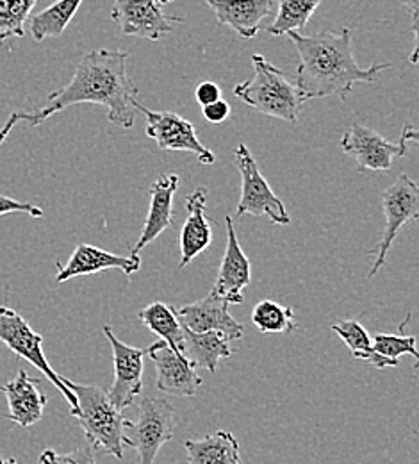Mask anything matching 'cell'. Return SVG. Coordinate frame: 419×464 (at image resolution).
Wrapping results in <instances>:
<instances>
[{"mask_svg": "<svg viewBox=\"0 0 419 464\" xmlns=\"http://www.w3.org/2000/svg\"><path fill=\"white\" fill-rule=\"evenodd\" d=\"M129 53L95 49L84 54L71 81L47 97V104L34 111H14L0 127V145L18 123L38 127L51 116L77 104H100L108 108V118L120 129H132L136 120L134 101L138 86L127 75Z\"/></svg>", "mask_w": 419, "mask_h": 464, "instance_id": "obj_1", "label": "cell"}, {"mask_svg": "<svg viewBox=\"0 0 419 464\" xmlns=\"http://www.w3.org/2000/svg\"><path fill=\"white\" fill-rule=\"evenodd\" d=\"M288 36L299 51L295 86L303 102L327 97L347 101L356 84H371L380 72L391 68V63H375L369 68H360L354 56L352 29L348 27L339 33L323 31L312 36L290 31Z\"/></svg>", "mask_w": 419, "mask_h": 464, "instance_id": "obj_2", "label": "cell"}, {"mask_svg": "<svg viewBox=\"0 0 419 464\" xmlns=\"http://www.w3.org/2000/svg\"><path fill=\"white\" fill-rule=\"evenodd\" d=\"M61 381L77 399V407L71 409V416L86 434L88 443L93 449L106 450L113 458L123 459V430L127 420L120 409L113 406L108 393L99 386L77 384L64 377H61Z\"/></svg>", "mask_w": 419, "mask_h": 464, "instance_id": "obj_3", "label": "cell"}, {"mask_svg": "<svg viewBox=\"0 0 419 464\" xmlns=\"http://www.w3.org/2000/svg\"><path fill=\"white\" fill-rule=\"evenodd\" d=\"M252 64L253 77L240 82L234 88V95L261 115L297 123L305 104L297 86L288 81L281 68L259 54L252 56Z\"/></svg>", "mask_w": 419, "mask_h": 464, "instance_id": "obj_4", "label": "cell"}, {"mask_svg": "<svg viewBox=\"0 0 419 464\" xmlns=\"http://www.w3.org/2000/svg\"><path fill=\"white\" fill-rule=\"evenodd\" d=\"M177 412L170 401L147 397L139 402L138 420L125 421L129 434H123V445L138 454L136 464H154L163 445L174 440Z\"/></svg>", "mask_w": 419, "mask_h": 464, "instance_id": "obj_5", "label": "cell"}, {"mask_svg": "<svg viewBox=\"0 0 419 464\" xmlns=\"http://www.w3.org/2000/svg\"><path fill=\"white\" fill-rule=\"evenodd\" d=\"M419 136L413 125H405L398 143L380 136L376 130L362 125H350L341 140V150L354 156L360 172H387L393 163L407 154L409 143H418Z\"/></svg>", "mask_w": 419, "mask_h": 464, "instance_id": "obj_6", "label": "cell"}, {"mask_svg": "<svg viewBox=\"0 0 419 464\" xmlns=\"http://www.w3.org/2000/svg\"><path fill=\"white\" fill-rule=\"evenodd\" d=\"M234 163L241 174V198L236 209L238 217H266L271 224L291 226V217L288 215L282 200L273 193L268 180L262 177L257 161L244 143H240L234 150Z\"/></svg>", "mask_w": 419, "mask_h": 464, "instance_id": "obj_7", "label": "cell"}, {"mask_svg": "<svg viewBox=\"0 0 419 464\" xmlns=\"http://www.w3.org/2000/svg\"><path fill=\"white\" fill-rule=\"evenodd\" d=\"M382 208L386 217V229L380 237L378 246L373 250L375 263L367 274V279H373L378 270L386 265L387 254L402 227L419 218L418 184L407 174H400L396 180L382 193Z\"/></svg>", "mask_w": 419, "mask_h": 464, "instance_id": "obj_8", "label": "cell"}, {"mask_svg": "<svg viewBox=\"0 0 419 464\" xmlns=\"http://www.w3.org/2000/svg\"><path fill=\"white\" fill-rule=\"evenodd\" d=\"M0 343H4L13 353L22 357L38 368L66 399L71 409L77 407V399L68 386L62 384L60 375L49 364V359L43 352V338L18 314L14 309L7 305H0Z\"/></svg>", "mask_w": 419, "mask_h": 464, "instance_id": "obj_9", "label": "cell"}, {"mask_svg": "<svg viewBox=\"0 0 419 464\" xmlns=\"http://www.w3.org/2000/svg\"><path fill=\"white\" fill-rule=\"evenodd\" d=\"M134 110L145 116V134L152 138L161 150L191 152L202 165H213L214 154L198 140L191 121L174 111H154L134 101Z\"/></svg>", "mask_w": 419, "mask_h": 464, "instance_id": "obj_10", "label": "cell"}, {"mask_svg": "<svg viewBox=\"0 0 419 464\" xmlns=\"http://www.w3.org/2000/svg\"><path fill=\"white\" fill-rule=\"evenodd\" d=\"M111 18L125 36H136L159 42L170 34L176 25L184 24V16H170L157 0H115Z\"/></svg>", "mask_w": 419, "mask_h": 464, "instance_id": "obj_11", "label": "cell"}, {"mask_svg": "<svg viewBox=\"0 0 419 464\" xmlns=\"http://www.w3.org/2000/svg\"><path fill=\"white\" fill-rule=\"evenodd\" d=\"M145 353L156 366V386L161 393L170 397H195L202 386V377L196 373V366L167 342L159 340L145 348Z\"/></svg>", "mask_w": 419, "mask_h": 464, "instance_id": "obj_12", "label": "cell"}, {"mask_svg": "<svg viewBox=\"0 0 419 464\" xmlns=\"http://www.w3.org/2000/svg\"><path fill=\"white\" fill-rule=\"evenodd\" d=\"M102 331L113 348L115 366V382L106 393L113 406L123 411L125 407L132 406L134 399L143 390V359L147 353L141 348L130 347L120 342L110 325Z\"/></svg>", "mask_w": 419, "mask_h": 464, "instance_id": "obj_13", "label": "cell"}, {"mask_svg": "<svg viewBox=\"0 0 419 464\" xmlns=\"http://www.w3.org/2000/svg\"><path fill=\"white\" fill-rule=\"evenodd\" d=\"M56 266H58L56 283L62 285L73 277L93 276L104 270H121L125 276H132L139 270L141 257L138 254H130L129 257H123L119 254L102 250L99 246L81 243L75 246L66 265L58 263Z\"/></svg>", "mask_w": 419, "mask_h": 464, "instance_id": "obj_14", "label": "cell"}, {"mask_svg": "<svg viewBox=\"0 0 419 464\" xmlns=\"http://www.w3.org/2000/svg\"><path fill=\"white\" fill-rule=\"evenodd\" d=\"M229 307L231 304H227L224 298L209 293V296L180 307L177 316L180 325L193 333L216 331L233 343L243 338V325L234 320V316L229 313Z\"/></svg>", "mask_w": 419, "mask_h": 464, "instance_id": "obj_15", "label": "cell"}, {"mask_svg": "<svg viewBox=\"0 0 419 464\" xmlns=\"http://www.w3.org/2000/svg\"><path fill=\"white\" fill-rule=\"evenodd\" d=\"M225 222H227V246H225L224 261L211 293L218 295L220 298H224L227 304L233 305V304H243L244 300L243 290L250 285L252 274H250L248 256L243 252L238 241L233 217L227 215Z\"/></svg>", "mask_w": 419, "mask_h": 464, "instance_id": "obj_16", "label": "cell"}, {"mask_svg": "<svg viewBox=\"0 0 419 464\" xmlns=\"http://www.w3.org/2000/svg\"><path fill=\"white\" fill-rule=\"evenodd\" d=\"M207 189L196 188L186 197V222L180 229L179 270L186 268L195 257L205 252L213 243V224L205 215Z\"/></svg>", "mask_w": 419, "mask_h": 464, "instance_id": "obj_17", "label": "cell"}, {"mask_svg": "<svg viewBox=\"0 0 419 464\" xmlns=\"http://www.w3.org/2000/svg\"><path fill=\"white\" fill-rule=\"evenodd\" d=\"M38 386L40 381L31 379L24 370H20L9 382L0 386V392L5 395L9 407V421L20 425L22 429H29L43 418L47 395L42 393Z\"/></svg>", "mask_w": 419, "mask_h": 464, "instance_id": "obj_18", "label": "cell"}, {"mask_svg": "<svg viewBox=\"0 0 419 464\" xmlns=\"http://www.w3.org/2000/svg\"><path fill=\"white\" fill-rule=\"evenodd\" d=\"M179 189V175H161L150 186V208L143 226L141 236L134 246H130V254H139L147 245L157 239L163 232L172 226L174 217V197Z\"/></svg>", "mask_w": 419, "mask_h": 464, "instance_id": "obj_19", "label": "cell"}, {"mask_svg": "<svg viewBox=\"0 0 419 464\" xmlns=\"http://www.w3.org/2000/svg\"><path fill=\"white\" fill-rule=\"evenodd\" d=\"M220 25L231 27L241 38H255L266 16L273 11V0H205Z\"/></svg>", "mask_w": 419, "mask_h": 464, "instance_id": "obj_20", "label": "cell"}, {"mask_svg": "<svg viewBox=\"0 0 419 464\" xmlns=\"http://www.w3.org/2000/svg\"><path fill=\"white\" fill-rule=\"evenodd\" d=\"M189 464H243L240 443L229 430H216L202 440H186Z\"/></svg>", "mask_w": 419, "mask_h": 464, "instance_id": "obj_21", "label": "cell"}, {"mask_svg": "<svg viewBox=\"0 0 419 464\" xmlns=\"http://www.w3.org/2000/svg\"><path fill=\"white\" fill-rule=\"evenodd\" d=\"M184 336V355L200 368H205L211 373H216L220 359H227L233 355L231 342L216 331L193 333L182 327Z\"/></svg>", "mask_w": 419, "mask_h": 464, "instance_id": "obj_22", "label": "cell"}, {"mask_svg": "<svg viewBox=\"0 0 419 464\" xmlns=\"http://www.w3.org/2000/svg\"><path fill=\"white\" fill-rule=\"evenodd\" d=\"M84 0H58L51 4L47 9L29 16V31L36 42H43L47 38H58L71 18L77 14L81 4Z\"/></svg>", "mask_w": 419, "mask_h": 464, "instance_id": "obj_23", "label": "cell"}, {"mask_svg": "<svg viewBox=\"0 0 419 464\" xmlns=\"http://www.w3.org/2000/svg\"><path fill=\"white\" fill-rule=\"evenodd\" d=\"M138 318L147 329L157 334L163 342L177 352H184V336L177 311L163 302H152L138 313Z\"/></svg>", "mask_w": 419, "mask_h": 464, "instance_id": "obj_24", "label": "cell"}, {"mask_svg": "<svg viewBox=\"0 0 419 464\" xmlns=\"http://www.w3.org/2000/svg\"><path fill=\"white\" fill-rule=\"evenodd\" d=\"M413 355L419 359L416 338L405 334H376L371 338V353L366 359L376 370L396 368L402 355Z\"/></svg>", "mask_w": 419, "mask_h": 464, "instance_id": "obj_25", "label": "cell"}, {"mask_svg": "<svg viewBox=\"0 0 419 464\" xmlns=\"http://www.w3.org/2000/svg\"><path fill=\"white\" fill-rule=\"evenodd\" d=\"M319 4L321 0H279L277 16L266 31L271 36H282L290 31L305 29Z\"/></svg>", "mask_w": 419, "mask_h": 464, "instance_id": "obj_26", "label": "cell"}, {"mask_svg": "<svg viewBox=\"0 0 419 464\" xmlns=\"http://www.w3.org/2000/svg\"><path fill=\"white\" fill-rule=\"evenodd\" d=\"M252 322L262 334H288L297 329L293 307L282 305L275 300H261L252 311Z\"/></svg>", "mask_w": 419, "mask_h": 464, "instance_id": "obj_27", "label": "cell"}, {"mask_svg": "<svg viewBox=\"0 0 419 464\" xmlns=\"http://www.w3.org/2000/svg\"><path fill=\"white\" fill-rule=\"evenodd\" d=\"M36 2L38 0H0V44L25 34V24Z\"/></svg>", "mask_w": 419, "mask_h": 464, "instance_id": "obj_28", "label": "cell"}, {"mask_svg": "<svg viewBox=\"0 0 419 464\" xmlns=\"http://www.w3.org/2000/svg\"><path fill=\"white\" fill-rule=\"evenodd\" d=\"M332 331L350 348L356 359L366 361L371 353V336L357 320H345L332 325Z\"/></svg>", "mask_w": 419, "mask_h": 464, "instance_id": "obj_29", "label": "cell"}, {"mask_svg": "<svg viewBox=\"0 0 419 464\" xmlns=\"http://www.w3.org/2000/svg\"><path fill=\"white\" fill-rule=\"evenodd\" d=\"M40 464H97L91 445H84L66 454H58L54 450H43L40 456Z\"/></svg>", "mask_w": 419, "mask_h": 464, "instance_id": "obj_30", "label": "cell"}, {"mask_svg": "<svg viewBox=\"0 0 419 464\" xmlns=\"http://www.w3.org/2000/svg\"><path fill=\"white\" fill-rule=\"evenodd\" d=\"M13 213H24V215H29L33 218H42L43 217L42 208L33 206L29 202H20V200L5 197V195H0V217L13 215Z\"/></svg>", "mask_w": 419, "mask_h": 464, "instance_id": "obj_31", "label": "cell"}, {"mask_svg": "<svg viewBox=\"0 0 419 464\" xmlns=\"http://www.w3.org/2000/svg\"><path fill=\"white\" fill-rule=\"evenodd\" d=\"M195 99H196V102L204 108V106L213 104V102H216V101L222 99V88H220L216 82H213V81H204V82H200V84L196 86V90H195Z\"/></svg>", "mask_w": 419, "mask_h": 464, "instance_id": "obj_32", "label": "cell"}, {"mask_svg": "<svg viewBox=\"0 0 419 464\" xmlns=\"http://www.w3.org/2000/svg\"><path fill=\"white\" fill-rule=\"evenodd\" d=\"M202 115L209 121V123H222L231 116V106L220 99L213 104H207L202 108Z\"/></svg>", "mask_w": 419, "mask_h": 464, "instance_id": "obj_33", "label": "cell"}, {"mask_svg": "<svg viewBox=\"0 0 419 464\" xmlns=\"http://www.w3.org/2000/svg\"><path fill=\"white\" fill-rule=\"evenodd\" d=\"M400 4L411 13V20H413V34H414V49L411 54V63H418V27H419V0H400Z\"/></svg>", "mask_w": 419, "mask_h": 464, "instance_id": "obj_34", "label": "cell"}, {"mask_svg": "<svg viewBox=\"0 0 419 464\" xmlns=\"http://www.w3.org/2000/svg\"><path fill=\"white\" fill-rule=\"evenodd\" d=\"M0 464H18L13 458H4V456H0Z\"/></svg>", "mask_w": 419, "mask_h": 464, "instance_id": "obj_35", "label": "cell"}, {"mask_svg": "<svg viewBox=\"0 0 419 464\" xmlns=\"http://www.w3.org/2000/svg\"><path fill=\"white\" fill-rule=\"evenodd\" d=\"M159 4H170V2H174V0H157Z\"/></svg>", "mask_w": 419, "mask_h": 464, "instance_id": "obj_36", "label": "cell"}]
</instances>
